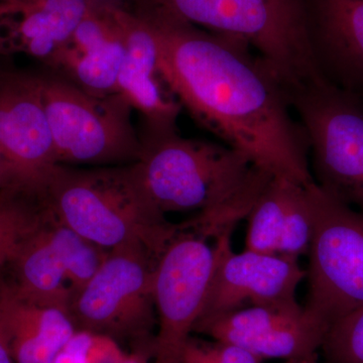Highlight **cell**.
<instances>
[{
	"label": "cell",
	"instance_id": "cell-14",
	"mask_svg": "<svg viewBox=\"0 0 363 363\" xmlns=\"http://www.w3.org/2000/svg\"><path fill=\"white\" fill-rule=\"evenodd\" d=\"M112 11L125 44L117 94L140 114L145 130H178L183 109L160 74L156 40L150 26L125 7L112 4Z\"/></svg>",
	"mask_w": 363,
	"mask_h": 363
},
{
	"label": "cell",
	"instance_id": "cell-15",
	"mask_svg": "<svg viewBox=\"0 0 363 363\" xmlns=\"http://www.w3.org/2000/svg\"><path fill=\"white\" fill-rule=\"evenodd\" d=\"M309 35L322 78L363 101V0H309Z\"/></svg>",
	"mask_w": 363,
	"mask_h": 363
},
{
	"label": "cell",
	"instance_id": "cell-25",
	"mask_svg": "<svg viewBox=\"0 0 363 363\" xmlns=\"http://www.w3.org/2000/svg\"><path fill=\"white\" fill-rule=\"evenodd\" d=\"M0 363H16L11 347L9 326L4 310V290L0 288Z\"/></svg>",
	"mask_w": 363,
	"mask_h": 363
},
{
	"label": "cell",
	"instance_id": "cell-6",
	"mask_svg": "<svg viewBox=\"0 0 363 363\" xmlns=\"http://www.w3.org/2000/svg\"><path fill=\"white\" fill-rule=\"evenodd\" d=\"M58 164H135L142 152L133 108L119 94L97 96L54 73L38 75Z\"/></svg>",
	"mask_w": 363,
	"mask_h": 363
},
{
	"label": "cell",
	"instance_id": "cell-23",
	"mask_svg": "<svg viewBox=\"0 0 363 363\" xmlns=\"http://www.w3.org/2000/svg\"><path fill=\"white\" fill-rule=\"evenodd\" d=\"M210 350L218 363H262L264 359L236 344L209 341Z\"/></svg>",
	"mask_w": 363,
	"mask_h": 363
},
{
	"label": "cell",
	"instance_id": "cell-27",
	"mask_svg": "<svg viewBox=\"0 0 363 363\" xmlns=\"http://www.w3.org/2000/svg\"><path fill=\"white\" fill-rule=\"evenodd\" d=\"M2 181H4V173H2V162L1 159H0V188L2 186Z\"/></svg>",
	"mask_w": 363,
	"mask_h": 363
},
{
	"label": "cell",
	"instance_id": "cell-18",
	"mask_svg": "<svg viewBox=\"0 0 363 363\" xmlns=\"http://www.w3.org/2000/svg\"><path fill=\"white\" fill-rule=\"evenodd\" d=\"M50 220L26 241L11 260L16 283L9 288L26 304L67 313L71 289L62 260L50 238Z\"/></svg>",
	"mask_w": 363,
	"mask_h": 363
},
{
	"label": "cell",
	"instance_id": "cell-26",
	"mask_svg": "<svg viewBox=\"0 0 363 363\" xmlns=\"http://www.w3.org/2000/svg\"><path fill=\"white\" fill-rule=\"evenodd\" d=\"M285 363H320L319 352L292 358V359L286 360Z\"/></svg>",
	"mask_w": 363,
	"mask_h": 363
},
{
	"label": "cell",
	"instance_id": "cell-1",
	"mask_svg": "<svg viewBox=\"0 0 363 363\" xmlns=\"http://www.w3.org/2000/svg\"><path fill=\"white\" fill-rule=\"evenodd\" d=\"M140 18L154 33L162 81L196 123L272 176L315 183L290 92L250 45L169 18Z\"/></svg>",
	"mask_w": 363,
	"mask_h": 363
},
{
	"label": "cell",
	"instance_id": "cell-5",
	"mask_svg": "<svg viewBox=\"0 0 363 363\" xmlns=\"http://www.w3.org/2000/svg\"><path fill=\"white\" fill-rule=\"evenodd\" d=\"M157 262L140 243L109 250L96 274L70 298L67 314L76 331L130 344L135 357L154 359Z\"/></svg>",
	"mask_w": 363,
	"mask_h": 363
},
{
	"label": "cell",
	"instance_id": "cell-24",
	"mask_svg": "<svg viewBox=\"0 0 363 363\" xmlns=\"http://www.w3.org/2000/svg\"><path fill=\"white\" fill-rule=\"evenodd\" d=\"M183 363H218L210 350L209 341L191 336L183 351Z\"/></svg>",
	"mask_w": 363,
	"mask_h": 363
},
{
	"label": "cell",
	"instance_id": "cell-19",
	"mask_svg": "<svg viewBox=\"0 0 363 363\" xmlns=\"http://www.w3.org/2000/svg\"><path fill=\"white\" fill-rule=\"evenodd\" d=\"M50 218L49 208L38 189L16 184L0 188V267L11 262Z\"/></svg>",
	"mask_w": 363,
	"mask_h": 363
},
{
	"label": "cell",
	"instance_id": "cell-8",
	"mask_svg": "<svg viewBox=\"0 0 363 363\" xmlns=\"http://www.w3.org/2000/svg\"><path fill=\"white\" fill-rule=\"evenodd\" d=\"M293 111L309 143L315 183L363 211V101L323 82L295 91Z\"/></svg>",
	"mask_w": 363,
	"mask_h": 363
},
{
	"label": "cell",
	"instance_id": "cell-11",
	"mask_svg": "<svg viewBox=\"0 0 363 363\" xmlns=\"http://www.w3.org/2000/svg\"><path fill=\"white\" fill-rule=\"evenodd\" d=\"M0 159L2 186L40 183L58 164L38 75L0 74Z\"/></svg>",
	"mask_w": 363,
	"mask_h": 363
},
{
	"label": "cell",
	"instance_id": "cell-13",
	"mask_svg": "<svg viewBox=\"0 0 363 363\" xmlns=\"http://www.w3.org/2000/svg\"><path fill=\"white\" fill-rule=\"evenodd\" d=\"M124 55L123 33L112 4L97 0L45 66L85 92L107 96L117 94V77Z\"/></svg>",
	"mask_w": 363,
	"mask_h": 363
},
{
	"label": "cell",
	"instance_id": "cell-2",
	"mask_svg": "<svg viewBox=\"0 0 363 363\" xmlns=\"http://www.w3.org/2000/svg\"><path fill=\"white\" fill-rule=\"evenodd\" d=\"M135 162L162 213L197 212L193 230L216 238L247 219L272 176L247 155L222 143L184 138L178 130H143Z\"/></svg>",
	"mask_w": 363,
	"mask_h": 363
},
{
	"label": "cell",
	"instance_id": "cell-3",
	"mask_svg": "<svg viewBox=\"0 0 363 363\" xmlns=\"http://www.w3.org/2000/svg\"><path fill=\"white\" fill-rule=\"evenodd\" d=\"M40 183L52 216L107 250L140 243L159 260L183 229L152 201L135 162L90 168L57 164Z\"/></svg>",
	"mask_w": 363,
	"mask_h": 363
},
{
	"label": "cell",
	"instance_id": "cell-16",
	"mask_svg": "<svg viewBox=\"0 0 363 363\" xmlns=\"http://www.w3.org/2000/svg\"><path fill=\"white\" fill-rule=\"evenodd\" d=\"M97 0H0V55L47 65Z\"/></svg>",
	"mask_w": 363,
	"mask_h": 363
},
{
	"label": "cell",
	"instance_id": "cell-17",
	"mask_svg": "<svg viewBox=\"0 0 363 363\" xmlns=\"http://www.w3.org/2000/svg\"><path fill=\"white\" fill-rule=\"evenodd\" d=\"M4 310L16 363H56L77 333L67 313L26 304L9 286L4 292Z\"/></svg>",
	"mask_w": 363,
	"mask_h": 363
},
{
	"label": "cell",
	"instance_id": "cell-20",
	"mask_svg": "<svg viewBox=\"0 0 363 363\" xmlns=\"http://www.w3.org/2000/svg\"><path fill=\"white\" fill-rule=\"evenodd\" d=\"M298 185L283 177H272L269 181L247 217L245 250L277 255L289 204Z\"/></svg>",
	"mask_w": 363,
	"mask_h": 363
},
{
	"label": "cell",
	"instance_id": "cell-7",
	"mask_svg": "<svg viewBox=\"0 0 363 363\" xmlns=\"http://www.w3.org/2000/svg\"><path fill=\"white\" fill-rule=\"evenodd\" d=\"M307 192L312 238L304 307L329 329L363 307V211L327 194L316 183Z\"/></svg>",
	"mask_w": 363,
	"mask_h": 363
},
{
	"label": "cell",
	"instance_id": "cell-9",
	"mask_svg": "<svg viewBox=\"0 0 363 363\" xmlns=\"http://www.w3.org/2000/svg\"><path fill=\"white\" fill-rule=\"evenodd\" d=\"M208 240L183 223L181 233L157 260L154 363H183L184 348L201 314L213 272L214 245Z\"/></svg>",
	"mask_w": 363,
	"mask_h": 363
},
{
	"label": "cell",
	"instance_id": "cell-10",
	"mask_svg": "<svg viewBox=\"0 0 363 363\" xmlns=\"http://www.w3.org/2000/svg\"><path fill=\"white\" fill-rule=\"evenodd\" d=\"M233 231L227 229L215 238L213 272L195 328L247 308L296 300V291L307 276L294 257L247 250L234 252Z\"/></svg>",
	"mask_w": 363,
	"mask_h": 363
},
{
	"label": "cell",
	"instance_id": "cell-22",
	"mask_svg": "<svg viewBox=\"0 0 363 363\" xmlns=\"http://www.w3.org/2000/svg\"><path fill=\"white\" fill-rule=\"evenodd\" d=\"M320 350L324 363H363V307L334 322Z\"/></svg>",
	"mask_w": 363,
	"mask_h": 363
},
{
	"label": "cell",
	"instance_id": "cell-21",
	"mask_svg": "<svg viewBox=\"0 0 363 363\" xmlns=\"http://www.w3.org/2000/svg\"><path fill=\"white\" fill-rule=\"evenodd\" d=\"M49 234L65 269L72 297L96 274L109 250L79 235L52 215L49 223Z\"/></svg>",
	"mask_w": 363,
	"mask_h": 363
},
{
	"label": "cell",
	"instance_id": "cell-4",
	"mask_svg": "<svg viewBox=\"0 0 363 363\" xmlns=\"http://www.w3.org/2000/svg\"><path fill=\"white\" fill-rule=\"evenodd\" d=\"M135 16L169 18L250 45L291 93L326 82L309 35V0H130Z\"/></svg>",
	"mask_w": 363,
	"mask_h": 363
},
{
	"label": "cell",
	"instance_id": "cell-12",
	"mask_svg": "<svg viewBox=\"0 0 363 363\" xmlns=\"http://www.w3.org/2000/svg\"><path fill=\"white\" fill-rule=\"evenodd\" d=\"M328 327L297 300L257 306L196 327L212 340L242 346L262 359H284L319 352Z\"/></svg>",
	"mask_w": 363,
	"mask_h": 363
}]
</instances>
